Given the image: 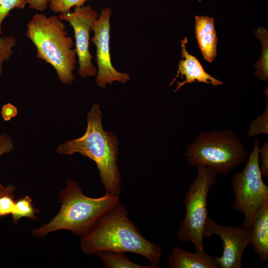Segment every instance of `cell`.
Wrapping results in <instances>:
<instances>
[{
  "mask_svg": "<svg viewBox=\"0 0 268 268\" xmlns=\"http://www.w3.org/2000/svg\"><path fill=\"white\" fill-rule=\"evenodd\" d=\"M80 246L88 255L108 251L134 253L147 259L155 268H160L161 247L142 236L129 219L126 207L120 202L81 237Z\"/></svg>",
  "mask_w": 268,
  "mask_h": 268,
  "instance_id": "obj_1",
  "label": "cell"
},
{
  "mask_svg": "<svg viewBox=\"0 0 268 268\" xmlns=\"http://www.w3.org/2000/svg\"><path fill=\"white\" fill-rule=\"evenodd\" d=\"M102 120L99 105H93L88 113L87 127L84 134L61 143L56 152L69 155L79 153L92 160L96 164L106 193L120 197L121 179L118 165V141L111 132L104 131Z\"/></svg>",
  "mask_w": 268,
  "mask_h": 268,
  "instance_id": "obj_2",
  "label": "cell"
},
{
  "mask_svg": "<svg viewBox=\"0 0 268 268\" xmlns=\"http://www.w3.org/2000/svg\"><path fill=\"white\" fill-rule=\"evenodd\" d=\"M61 208L49 222L32 230V235L43 238L60 230L82 237L88 234L103 216L120 202V198L106 193L99 198L85 196L79 184L68 180L60 193Z\"/></svg>",
  "mask_w": 268,
  "mask_h": 268,
  "instance_id": "obj_3",
  "label": "cell"
},
{
  "mask_svg": "<svg viewBox=\"0 0 268 268\" xmlns=\"http://www.w3.org/2000/svg\"><path fill=\"white\" fill-rule=\"evenodd\" d=\"M26 36L37 49V58L51 65L64 84L74 80L76 53L64 22L56 15L35 14L27 25Z\"/></svg>",
  "mask_w": 268,
  "mask_h": 268,
  "instance_id": "obj_4",
  "label": "cell"
},
{
  "mask_svg": "<svg viewBox=\"0 0 268 268\" xmlns=\"http://www.w3.org/2000/svg\"><path fill=\"white\" fill-rule=\"evenodd\" d=\"M184 155L191 167L204 166L225 176L247 161L248 152L233 130L224 129L200 132Z\"/></svg>",
  "mask_w": 268,
  "mask_h": 268,
  "instance_id": "obj_5",
  "label": "cell"
},
{
  "mask_svg": "<svg viewBox=\"0 0 268 268\" xmlns=\"http://www.w3.org/2000/svg\"><path fill=\"white\" fill-rule=\"evenodd\" d=\"M197 167V175L183 200L186 213L177 238L182 242H192L196 252L204 253L203 231L208 217L207 198L210 188L216 183L217 174L211 168L202 165Z\"/></svg>",
  "mask_w": 268,
  "mask_h": 268,
  "instance_id": "obj_6",
  "label": "cell"
},
{
  "mask_svg": "<svg viewBox=\"0 0 268 268\" xmlns=\"http://www.w3.org/2000/svg\"><path fill=\"white\" fill-rule=\"evenodd\" d=\"M260 140L256 137L243 170L232 177L235 196L231 208L244 215L242 226L251 230L258 213L268 201V187L262 178L259 159Z\"/></svg>",
  "mask_w": 268,
  "mask_h": 268,
  "instance_id": "obj_7",
  "label": "cell"
},
{
  "mask_svg": "<svg viewBox=\"0 0 268 268\" xmlns=\"http://www.w3.org/2000/svg\"><path fill=\"white\" fill-rule=\"evenodd\" d=\"M111 13V9L109 7L102 9L91 28L94 35L91 41L96 48L98 66L95 82L102 88H105L107 84H111L115 81L125 83L130 79L128 73L119 72L112 64L110 48Z\"/></svg>",
  "mask_w": 268,
  "mask_h": 268,
  "instance_id": "obj_8",
  "label": "cell"
},
{
  "mask_svg": "<svg viewBox=\"0 0 268 268\" xmlns=\"http://www.w3.org/2000/svg\"><path fill=\"white\" fill-rule=\"evenodd\" d=\"M98 12L90 5L75 7L73 11L60 14L61 20L67 21L72 26L75 38V50L78 57V72L82 77L96 74L97 69L92 62L93 57L89 51V32L98 17Z\"/></svg>",
  "mask_w": 268,
  "mask_h": 268,
  "instance_id": "obj_9",
  "label": "cell"
},
{
  "mask_svg": "<svg viewBox=\"0 0 268 268\" xmlns=\"http://www.w3.org/2000/svg\"><path fill=\"white\" fill-rule=\"evenodd\" d=\"M218 235L222 241L223 253L216 257L221 268H242V257L246 248L251 243L250 230L243 226H223L208 216L203 231V237Z\"/></svg>",
  "mask_w": 268,
  "mask_h": 268,
  "instance_id": "obj_10",
  "label": "cell"
},
{
  "mask_svg": "<svg viewBox=\"0 0 268 268\" xmlns=\"http://www.w3.org/2000/svg\"><path fill=\"white\" fill-rule=\"evenodd\" d=\"M187 38L185 37L181 41L182 60L179 63L177 74L173 82L181 75V78L185 77V79L178 83L175 92L178 91L185 84L192 83L196 81L218 86L223 84L220 80L207 73L202 66L194 56L189 54L186 47Z\"/></svg>",
  "mask_w": 268,
  "mask_h": 268,
  "instance_id": "obj_11",
  "label": "cell"
},
{
  "mask_svg": "<svg viewBox=\"0 0 268 268\" xmlns=\"http://www.w3.org/2000/svg\"><path fill=\"white\" fill-rule=\"evenodd\" d=\"M195 34L204 59L211 63L217 55V37L214 18L205 15L196 16Z\"/></svg>",
  "mask_w": 268,
  "mask_h": 268,
  "instance_id": "obj_12",
  "label": "cell"
},
{
  "mask_svg": "<svg viewBox=\"0 0 268 268\" xmlns=\"http://www.w3.org/2000/svg\"><path fill=\"white\" fill-rule=\"evenodd\" d=\"M171 268H220L216 257L174 247L168 256Z\"/></svg>",
  "mask_w": 268,
  "mask_h": 268,
  "instance_id": "obj_13",
  "label": "cell"
},
{
  "mask_svg": "<svg viewBox=\"0 0 268 268\" xmlns=\"http://www.w3.org/2000/svg\"><path fill=\"white\" fill-rule=\"evenodd\" d=\"M251 243L260 262L268 260V201L263 205L250 230Z\"/></svg>",
  "mask_w": 268,
  "mask_h": 268,
  "instance_id": "obj_14",
  "label": "cell"
},
{
  "mask_svg": "<svg viewBox=\"0 0 268 268\" xmlns=\"http://www.w3.org/2000/svg\"><path fill=\"white\" fill-rule=\"evenodd\" d=\"M262 45V53L258 60L254 64L255 76L260 80H268V32L263 27H259L254 32Z\"/></svg>",
  "mask_w": 268,
  "mask_h": 268,
  "instance_id": "obj_15",
  "label": "cell"
},
{
  "mask_svg": "<svg viewBox=\"0 0 268 268\" xmlns=\"http://www.w3.org/2000/svg\"><path fill=\"white\" fill-rule=\"evenodd\" d=\"M96 255L106 268H155L151 265H140L133 262L125 252L108 251L99 252Z\"/></svg>",
  "mask_w": 268,
  "mask_h": 268,
  "instance_id": "obj_16",
  "label": "cell"
},
{
  "mask_svg": "<svg viewBox=\"0 0 268 268\" xmlns=\"http://www.w3.org/2000/svg\"><path fill=\"white\" fill-rule=\"evenodd\" d=\"M39 210L33 206L31 199L29 196H25L15 201L13 210L11 213L12 220L17 223L22 217H27L30 219H37L35 213Z\"/></svg>",
  "mask_w": 268,
  "mask_h": 268,
  "instance_id": "obj_17",
  "label": "cell"
},
{
  "mask_svg": "<svg viewBox=\"0 0 268 268\" xmlns=\"http://www.w3.org/2000/svg\"><path fill=\"white\" fill-rule=\"evenodd\" d=\"M15 187L8 185L0 189V217L11 214L14 207Z\"/></svg>",
  "mask_w": 268,
  "mask_h": 268,
  "instance_id": "obj_18",
  "label": "cell"
},
{
  "mask_svg": "<svg viewBox=\"0 0 268 268\" xmlns=\"http://www.w3.org/2000/svg\"><path fill=\"white\" fill-rule=\"evenodd\" d=\"M263 134H268V100L263 113L251 122L247 132L248 135L251 137Z\"/></svg>",
  "mask_w": 268,
  "mask_h": 268,
  "instance_id": "obj_19",
  "label": "cell"
},
{
  "mask_svg": "<svg viewBox=\"0 0 268 268\" xmlns=\"http://www.w3.org/2000/svg\"><path fill=\"white\" fill-rule=\"evenodd\" d=\"M16 44V41L13 37L0 38V75L2 74L3 63L10 59L13 53L12 48Z\"/></svg>",
  "mask_w": 268,
  "mask_h": 268,
  "instance_id": "obj_20",
  "label": "cell"
},
{
  "mask_svg": "<svg viewBox=\"0 0 268 268\" xmlns=\"http://www.w3.org/2000/svg\"><path fill=\"white\" fill-rule=\"evenodd\" d=\"M28 4V0H0V34H2V23L14 8L23 9Z\"/></svg>",
  "mask_w": 268,
  "mask_h": 268,
  "instance_id": "obj_21",
  "label": "cell"
},
{
  "mask_svg": "<svg viewBox=\"0 0 268 268\" xmlns=\"http://www.w3.org/2000/svg\"><path fill=\"white\" fill-rule=\"evenodd\" d=\"M88 0H50L49 4L54 12L62 14L70 11L72 7L83 6Z\"/></svg>",
  "mask_w": 268,
  "mask_h": 268,
  "instance_id": "obj_22",
  "label": "cell"
},
{
  "mask_svg": "<svg viewBox=\"0 0 268 268\" xmlns=\"http://www.w3.org/2000/svg\"><path fill=\"white\" fill-rule=\"evenodd\" d=\"M259 162L260 170L262 176L267 178L268 176V142L264 143L262 147L259 148Z\"/></svg>",
  "mask_w": 268,
  "mask_h": 268,
  "instance_id": "obj_23",
  "label": "cell"
},
{
  "mask_svg": "<svg viewBox=\"0 0 268 268\" xmlns=\"http://www.w3.org/2000/svg\"><path fill=\"white\" fill-rule=\"evenodd\" d=\"M14 148L11 138L7 134H0V157L4 153H8ZM4 187L0 182V189Z\"/></svg>",
  "mask_w": 268,
  "mask_h": 268,
  "instance_id": "obj_24",
  "label": "cell"
},
{
  "mask_svg": "<svg viewBox=\"0 0 268 268\" xmlns=\"http://www.w3.org/2000/svg\"><path fill=\"white\" fill-rule=\"evenodd\" d=\"M17 109L15 106L10 103L4 105L1 109V116L5 121L10 120L17 114Z\"/></svg>",
  "mask_w": 268,
  "mask_h": 268,
  "instance_id": "obj_25",
  "label": "cell"
},
{
  "mask_svg": "<svg viewBox=\"0 0 268 268\" xmlns=\"http://www.w3.org/2000/svg\"><path fill=\"white\" fill-rule=\"evenodd\" d=\"M49 2L50 0H28L29 8L39 11L46 10Z\"/></svg>",
  "mask_w": 268,
  "mask_h": 268,
  "instance_id": "obj_26",
  "label": "cell"
}]
</instances>
